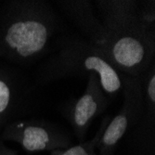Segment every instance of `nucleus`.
I'll use <instances>...</instances> for the list:
<instances>
[{"label": "nucleus", "mask_w": 155, "mask_h": 155, "mask_svg": "<svg viewBox=\"0 0 155 155\" xmlns=\"http://www.w3.org/2000/svg\"><path fill=\"white\" fill-rule=\"evenodd\" d=\"M6 41L20 55L28 57L38 52L45 46L47 29L38 21H19L8 28Z\"/></svg>", "instance_id": "obj_1"}, {"label": "nucleus", "mask_w": 155, "mask_h": 155, "mask_svg": "<svg viewBox=\"0 0 155 155\" xmlns=\"http://www.w3.org/2000/svg\"><path fill=\"white\" fill-rule=\"evenodd\" d=\"M114 55L121 65L132 67L142 61L144 48L137 40L132 37H124L114 45Z\"/></svg>", "instance_id": "obj_2"}, {"label": "nucleus", "mask_w": 155, "mask_h": 155, "mask_svg": "<svg viewBox=\"0 0 155 155\" xmlns=\"http://www.w3.org/2000/svg\"><path fill=\"white\" fill-rule=\"evenodd\" d=\"M84 65L88 70H94L101 74L102 87L107 92H114L120 88L121 82L117 74L101 58L96 57V56L88 57L84 61Z\"/></svg>", "instance_id": "obj_3"}, {"label": "nucleus", "mask_w": 155, "mask_h": 155, "mask_svg": "<svg viewBox=\"0 0 155 155\" xmlns=\"http://www.w3.org/2000/svg\"><path fill=\"white\" fill-rule=\"evenodd\" d=\"M48 142V135L43 128L31 126L27 127L23 133L22 145L30 151L44 150Z\"/></svg>", "instance_id": "obj_4"}, {"label": "nucleus", "mask_w": 155, "mask_h": 155, "mask_svg": "<svg viewBox=\"0 0 155 155\" xmlns=\"http://www.w3.org/2000/svg\"><path fill=\"white\" fill-rule=\"evenodd\" d=\"M97 105L91 95H84L82 97L75 106L74 121L76 124L83 126L95 114Z\"/></svg>", "instance_id": "obj_5"}, {"label": "nucleus", "mask_w": 155, "mask_h": 155, "mask_svg": "<svg viewBox=\"0 0 155 155\" xmlns=\"http://www.w3.org/2000/svg\"><path fill=\"white\" fill-rule=\"evenodd\" d=\"M126 126H127V120L124 115L116 116L112 122L110 124L109 127L107 128L103 141L107 145H114L121 138L123 134L124 133Z\"/></svg>", "instance_id": "obj_6"}, {"label": "nucleus", "mask_w": 155, "mask_h": 155, "mask_svg": "<svg viewBox=\"0 0 155 155\" xmlns=\"http://www.w3.org/2000/svg\"><path fill=\"white\" fill-rule=\"evenodd\" d=\"M9 101V89L7 84L0 81V112H2Z\"/></svg>", "instance_id": "obj_7"}, {"label": "nucleus", "mask_w": 155, "mask_h": 155, "mask_svg": "<svg viewBox=\"0 0 155 155\" xmlns=\"http://www.w3.org/2000/svg\"><path fill=\"white\" fill-rule=\"evenodd\" d=\"M62 155H88V154L87 153V151L84 150L82 147L76 146V147H74L72 149L68 150Z\"/></svg>", "instance_id": "obj_8"}, {"label": "nucleus", "mask_w": 155, "mask_h": 155, "mask_svg": "<svg viewBox=\"0 0 155 155\" xmlns=\"http://www.w3.org/2000/svg\"><path fill=\"white\" fill-rule=\"evenodd\" d=\"M148 93L150 97L151 98V101H155V77H152L150 84H149V89H148Z\"/></svg>", "instance_id": "obj_9"}]
</instances>
